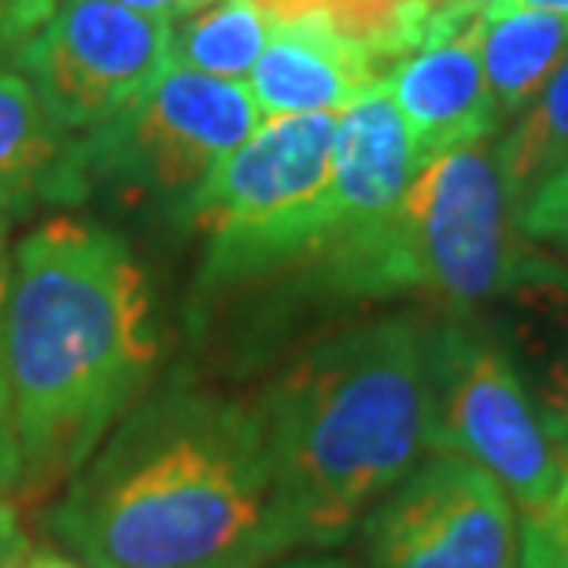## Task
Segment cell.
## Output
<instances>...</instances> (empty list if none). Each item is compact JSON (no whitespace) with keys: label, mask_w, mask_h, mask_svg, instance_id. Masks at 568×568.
Listing matches in <instances>:
<instances>
[{"label":"cell","mask_w":568,"mask_h":568,"mask_svg":"<svg viewBox=\"0 0 568 568\" xmlns=\"http://www.w3.org/2000/svg\"><path fill=\"white\" fill-rule=\"evenodd\" d=\"M49 525L89 568H263L295 547L255 406L185 377L130 406Z\"/></svg>","instance_id":"obj_1"},{"label":"cell","mask_w":568,"mask_h":568,"mask_svg":"<svg viewBox=\"0 0 568 568\" xmlns=\"http://www.w3.org/2000/svg\"><path fill=\"white\" fill-rule=\"evenodd\" d=\"M155 362L152 284L115 230L55 214L22 236L0 311L19 491L71 480L144 395Z\"/></svg>","instance_id":"obj_2"},{"label":"cell","mask_w":568,"mask_h":568,"mask_svg":"<svg viewBox=\"0 0 568 568\" xmlns=\"http://www.w3.org/2000/svg\"><path fill=\"white\" fill-rule=\"evenodd\" d=\"M295 547H333L425 443V325L414 314L317 339L255 406Z\"/></svg>","instance_id":"obj_3"},{"label":"cell","mask_w":568,"mask_h":568,"mask_svg":"<svg viewBox=\"0 0 568 568\" xmlns=\"http://www.w3.org/2000/svg\"><path fill=\"white\" fill-rule=\"evenodd\" d=\"M542 258L525 247L509 211L491 138L432 159L358 266L347 300H388L425 288L454 311H476L536 277Z\"/></svg>","instance_id":"obj_4"},{"label":"cell","mask_w":568,"mask_h":568,"mask_svg":"<svg viewBox=\"0 0 568 568\" xmlns=\"http://www.w3.org/2000/svg\"><path fill=\"white\" fill-rule=\"evenodd\" d=\"M333 115H281L225 155L181 211L203 236L192 300H219L314 258L328 233Z\"/></svg>","instance_id":"obj_5"},{"label":"cell","mask_w":568,"mask_h":568,"mask_svg":"<svg viewBox=\"0 0 568 568\" xmlns=\"http://www.w3.org/2000/svg\"><path fill=\"white\" fill-rule=\"evenodd\" d=\"M258 130V108L244 82L196 74L170 63L138 100L104 126L67 138L52 203H85L97 192L181 211Z\"/></svg>","instance_id":"obj_6"},{"label":"cell","mask_w":568,"mask_h":568,"mask_svg":"<svg viewBox=\"0 0 568 568\" xmlns=\"http://www.w3.org/2000/svg\"><path fill=\"white\" fill-rule=\"evenodd\" d=\"M425 443L458 454L506 487L520 514L558 491L568 454L550 436L514 358L465 317L425 325Z\"/></svg>","instance_id":"obj_7"},{"label":"cell","mask_w":568,"mask_h":568,"mask_svg":"<svg viewBox=\"0 0 568 568\" xmlns=\"http://www.w3.org/2000/svg\"><path fill=\"white\" fill-rule=\"evenodd\" d=\"M11 67L63 138L89 133L170 67V27L122 0H55Z\"/></svg>","instance_id":"obj_8"},{"label":"cell","mask_w":568,"mask_h":568,"mask_svg":"<svg viewBox=\"0 0 568 568\" xmlns=\"http://www.w3.org/2000/svg\"><path fill=\"white\" fill-rule=\"evenodd\" d=\"M366 542L373 568H514V503L473 462L436 454L381 498Z\"/></svg>","instance_id":"obj_9"},{"label":"cell","mask_w":568,"mask_h":568,"mask_svg":"<svg viewBox=\"0 0 568 568\" xmlns=\"http://www.w3.org/2000/svg\"><path fill=\"white\" fill-rule=\"evenodd\" d=\"M417 174L414 144L388 85H373L336 119L328 233L306 263V292L339 274L384 233Z\"/></svg>","instance_id":"obj_10"},{"label":"cell","mask_w":568,"mask_h":568,"mask_svg":"<svg viewBox=\"0 0 568 568\" xmlns=\"http://www.w3.org/2000/svg\"><path fill=\"white\" fill-rule=\"evenodd\" d=\"M480 22L484 16L447 38L422 44L384 74V85L410 133L417 170L462 144L487 141L503 119L484 78Z\"/></svg>","instance_id":"obj_11"},{"label":"cell","mask_w":568,"mask_h":568,"mask_svg":"<svg viewBox=\"0 0 568 568\" xmlns=\"http://www.w3.org/2000/svg\"><path fill=\"white\" fill-rule=\"evenodd\" d=\"M384 82L381 63L355 33L325 16L274 19L247 74L258 115H336Z\"/></svg>","instance_id":"obj_12"},{"label":"cell","mask_w":568,"mask_h":568,"mask_svg":"<svg viewBox=\"0 0 568 568\" xmlns=\"http://www.w3.org/2000/svg\"><path fill=\"white\" fill-rule=\"evenodd\" d=\"M568 55V19L498 4L484 11L480 60L498 115L517 119Z\"/></svg>","instance_id":"obj_13"},{"label":"cell","mask_w":568,"mask_h":568,"mask_svg":"<svg viewBox=\"0 0 568 568\" xmlns=\"http://www.w3.org/2000/svg\"><path fill=\"white\" fill-rule=\"evenodd\" d=\"M67 138L41 111L30 82L0 67V214L55 200Z\"/></svg>","instance_id":"obj_14"},{"label":"cell","mask_w":568,"mask_h":568,"mask_svg":"<svg viewBox=\"0 0 568 568\" xmlns=\"http://www.w3.org/2000/svg\"><path fill=\"white\" fill-rule=\"evenodd\" d=\"M274 16L255 0L203 4L170 27V63L185 71L244 82L270 41Z\"/></svg>","instance_id":"obj_15"},{"label":"cell","mask_w":568,"mask_h":568,"mask_svg":"<svg viewBox=\"0 0 568 568\" xmlns=\"http://www.w3.org/2000/svg\"><path fill=\"white\" fill-rule=\"evenodd\" d=\"M495 152L514 214L536 196L539 185H547L561 166H568V55L542 85V93L506 130Z\"/></svg>","instance_id":"obj_16"},{"label":"cell","mask_w":568,"mask_h":568,"mask_svg":"<svg viewBox=\"0 0 568 568\" xmlns=\"http://www.w3.org/2000/svg\"><path fill=\"white\" fill-rule=\"evenodd\" d=\"M520 568H568V469L539 509L520 525Z\"/></svg>","instance_id":"obj_17"},{"label":"cell","mask_w":568,"mask_h":568,"mask_svg":"<svg viewBox=\"0 0 568 568\" xmlns=\"http://www.w3.org/2000/svg\"><path fill=\"white\" fill-rule=\"evenodd\" d=\"M514 225L525 241L554 244L568 255V166L536 189V196L514 214Z\"/></svg>","instance_id":"obj_18"},{"label":"cell","mask_w":568,"mask_h":568,"mask_svg":"<svg viewBox=\"0 0 568 568\" xmlns=\"http://www.w3.org/2000/svg\"><path fill=\"white\" fill-rule=\"evenodd\" d=\"M55 0H0V67L11 63L19 49L52 16Z\"/></svg>","instance_id":"obj_19"},{"label":"cell","mask_w":568,"mask_h":568,"mask_svg":"<svg viewBox=\"0 0 568 568\" xmlns=\"http://www.w3.org/2000/svg\"><path fill=\"white\" fill-rule=\"evenodd\" d=\"M22 484V458H19V436H16V417H11V399L4 369H0V498L19 491Z\"/></svg>","instance_id":"obj_20"},{"label":"cell","mask_w":568,"mask_h":568,"mask_svg":"<svg viewBox=\"0 0 568 568\" xmlns=\"http://www.w3.org/2000/svg\"><path fill=\"white\" fill-rule=\"evenodd\" d=\"M542 422H547L550 436L558 439V447L568 454V355L565 362L554 366V377H550V388L542 395Z\"/></svg>","instance_id":"obj_21"},{"label":"cell","mask_w":568,"mask_h":568,"mask_svg":"<svg viewBox=\"0 0 568 568\" xmlns=\"http://www.w3.org/2000/svg\"><path fill=\"white\" fill-rule=\"evenodd\" d=\"M30 554V539L22 531L16 506L0 498V568H19Z\"/></svg>","instance_id":"obj_22"},{"label":"cell","mask_w":568,"mask_h":568,"mask_svg":"<svg viewBox=\"0 0 568 568\" xmlns=\"http://www.w3.org/2000/svg\"><path fill=\"white\" fill-rule=\"evenodd\" d=\"M126 8L141 11V16L155 19V22H166V27H174V22H181L185 16H192V11H200L207 0H122Z\"/></svg>","instance_id":"obj_23"},{"label":"cell","mask_w":568,"mask_h":568,"mask_svg":"<svg viewBox=\"0 0 568 568\" xmlns=\"http://www.w3.org/2000/svg\"><path fill=\"white\" fill-rule=\"evenodd\" d=\"M8 230H11V214H0V311H4V295L11 281V247H8Z\"/></svg>","instance_id":"obj_24"},{"label":"cell","mask_w":568,"mask_h":568,"mask_svg":"<svg viewBox=\"0 0 568 568\" xmlns=\"http://www.w3.org/2000/svg\"><path fill=\"white\" fill-rule=\"evenodd\" d=\"M19 568H82L78 561H71L67 554L60 550H30L27 561H22Z\"/></svg>","instance_id":"obj_25"},{"label":"cell","mask_w":568,"mask_h":568,"mask_svg":"<svg viewBox=\"0 0 568 568\" xmlns=\"http://www.w3.org/2000/svg\"><path fill=\"white\" fill-rule=\"evenodd\" d=\"M509 8H528V11H550V16L568 19V0H506Z\"/></svg>","instance_id":"obj_26"},{"label":"cell","mask_w":568,"mask_h":568,"mask_svg":"<svg viewBox=\"0 0 568 568\" xmlns=\"http://www.w3.org/2000/svg\"><path fill=\"white\" fill-rule=\"evenodd\" d=\"M274 568H351V565H344V561H333V558H300V561L274 565Z\"/></svg>","instance_id":"obj_27"},{"label":"cell","mask_w":568,"mask_h":568,"mask_svg":"<svg viewBox=\"0 0 568 568\" xmlns=\"http://www.w3.org/2000/svg\"><path fill=\"white\" fill-rule=\"evenodd\" d=\"M469 4H473L476 11H491V8H498V4H506V0H469Z\"/></svg>","instance_id":"obj_28"}]
</instances>
